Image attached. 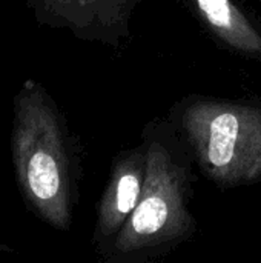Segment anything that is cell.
<instances>
[{
	"mask_svg": "<svg viewBox=\"0 0 261 263\" xmlns=\"http://www.w3.org/2000/svg\"><path fill=\"white\" fill-rule=\"evenodd\" d=\"M12 108L11 157L23 203L40 222L69 231L80 199V145L57 102L37 80L23 82Z\"/></svg>",
	"mask_w": 261,
	"mask_h": 263,
	"instance_id": "1",
	"label": "cell"
},
{
	"mask_svg": "<svg viewBox=\"0 0 261 263\" xmlns=\"http://www.w3.org/2000/svg\"><path fill=\"white\" fill-rule=\"evenodd\" d=\"M148 168L138 205L100 257L105 263H151L188 242L197 231L191 211L194 159L168 119L149 122L140 137Z\"/></svg>",
	"mask_w": 261,
	"mask_h": 263,
	"instance_id": "2",
	"label": "cell"
},
{
	"mask_svg": "<svg viewBox=\"0 0 261 263\" xmlns=\"http://www.w3.org/2000/svg\"><path fill=\"white\" fill-rule=\"evenodd\" d=\"M166 119L217 188L261 182V100L189 94L169 108Z\"/></svg>",
	"mask_w": 261,
	"mask_h": 263,
	"instance_id": "3",
	"label": "cell"
},
{
	"mask_svg": "<svg viewBox=\"0 0 261 263\" xmlns=\"http://www.w3.org/2000/svg\"><path fill=\"white\" fill-rule=\"evenodd\" d=\"M142 0H26L34 20L71 32L82 42L118 48L131 35Z\"/></svg>",
	"mask_w": 261,
	"mask_h": 263,
	"instance_id": "4",
	"label": "cell"
},
{
	"mask_svg": "<svg viewBox=\"0 0 261 263\" xmlns=\"http://www.w3.org/2000/svg\"><path fill=\"white\" fill-rule=\"evenodd\" d=\"M148 168L145 142L117 154L109 179L97 205V219L92 233V245L98 257L105 254L118 233L135 211Z\"/></svg>",
	"mask_w": 261,
	"mask_h": 263,
	"instance_id": "5",
	"label": "cell"
},
{
	"mask_svg": "<svg viewBox=\"0 0 261 263\" xmlns=\"http://www.w3.org/2000/svg\"><path fill=\"white\" fill-rule=\"evenodd\" d=\"M197 18L228 49L261 62V26L237 0H188Z\"/></svg>",
	"mask_w": 261,
	"mask_h": 263,
	"instance_id": "6",
	"label": "cell"
},
{
	"mask_svg": "<svg viewBox=\"0 0 261 263\" xmlns=\"http://www.w3.org/2000/svg\"><path fill=\"white\" fill-rule=\"evenodd\" d=\"M14 251H15L14 248H11L9 245H6V243L0 242V253H14Z\"/></svg>",
	"mask_w": 261,
	"mask_h": 263,
	"instance_id": "7",
	"label": "cell"
},
{
	"mask_svg": "<svg viewBox=\"0 0 261 263\" xmlns=\"http://www.w3.org/2000/svg\"><path fill=\"white\" fill-rule=\"evenodd\" d=\"M258 2H260V3H261V0H258Z\"/></svg>",
	"mask_w": 261,
	"mask_h": 263,
	"instance_id": "8",
	"label": "cell"
}]
</instances>
